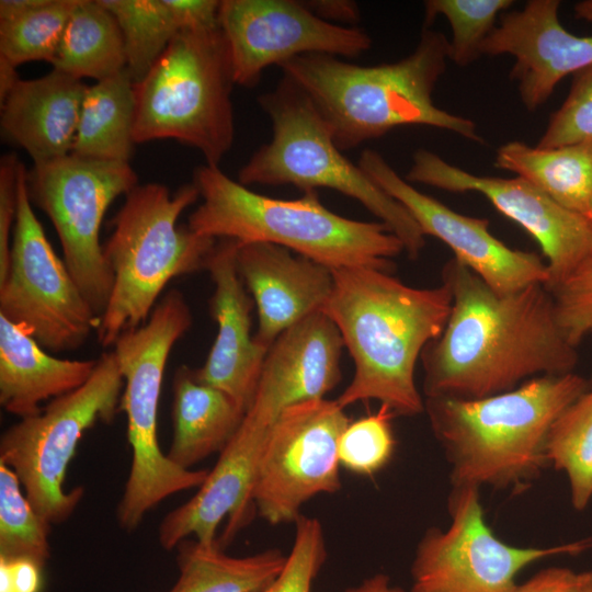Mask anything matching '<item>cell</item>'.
I'll use <instances>...</instances> for the list:
<instances>
[{
	"instance_id": "cell-40",
	"label": "cell",
	"mask_w": 592,
	"mask_h": 592,
	"mask_svg": "<svg viewBox=\"0 0 592 592\" xmlns=\"http://www.w3.org/2000/svg\"><path fill=\"white\" fill-rule=\"evenodd\" d=\"M578 573L569 568L549 567L517 584L513 592H570Z\"/></svg>"
},
{
	"instance_id": "cell-11",
	"label": "cell",
	"mask_w": 592,
	"mask_h": 592,
	"mask_svg": "<svg viewBox=\"0 0 592 592\" xmlns=\"http://www.w3.org/2000/svg\"><path fill=\"white\" fill-rule=\"evenodd\" d=\"M30 201L52 221L62 260L94 312L103 314L113 286L100 242L104 215L113 203L138 185L128 162L69 153L34 164L26 172Z\"/></svg>"
},
{
	"instance_id": "cell-22",
	"label": "cell",
	"mask_w": 592,
	"mask_h": 592,
	"mask_svg": "<svg viewBox=\"0 0 592 592\" xmlns=\"http://www.w3.org/2000/svg\"><path fill=\"white\" fill-rule=\"evenodd\" d=\"M87 88L82 80L55 69L37 79H20L1 101L3 135L34 164L68 156Z\"/></svg>"
},
{
	"instance_id": "cell-38",
	"label": "cell",
	"mask_w": 592,
	"mask_h": 592,
	"mask_svg": "<svg viewBox=\"0 0 592 592\" xmlns=\"http://www.w3.org/2000/svg\"><path fill=\"white\" fill-rule=\"evenodd\" d=\"M21 163L14 153L3 155L0 160V278L5 275L10 261L18 215Z\"/></svg>"
},
{
	"instance_id": "cell-23",
	"label": "cell",
	"mask_w": 592,
	"mask_h": 592,
	"mask_svg": "<svg viewBox=\"0 0 592 592\" xmlns=\"http://www.w3.org/2000/svg\"><path fill=\"white\" fill-rule=\"evenodd\" d=\"M96 360L50 355L23 328L0 315V405L20 419L37 414L41 403L67 395L91 377Z\"/></svg>"
},
{
	"instance_id": "cell-26",
	"label": "cell",
	"mask_w": 592,
	"mask_h": 592,
	"mask_svg": "<svg viewBox=\"0 0 592 592\" xmlns=\"http://www.w3.org/2000/svg\"><path fill=\"white\" fill-rule=\"evenodd\" d=\"M135 83L126 69L88 86L71 153L128 162L134 141Z\"/></svg>"
},
{
	"instance_id": "cell-44",
	"label": "cell",
	"mask_w": 592,
	"mask_h": 592,
	"mask_svg": "<svg viewBox=\"0 0 592 592\" xmlns=\"http://www.w3.org/2000/svg\"><path fill=\"white\" fill-rule=\"evenodd\" d=\"M19 80L16 67L0 57V102L8 95Z\"/></svg>"
},
{
	"instance_id": "cell-41",
	"label": "cell",
	"mask_w": 592,
	"mask_h": 592,
	"mask_svg": "<svg viewBox=\"0 0 592 592\" xmlns=\"http://www.w3.org/2000/svg\"><path fill=\"white\" fill-rule=\"evenodd\" d=\"M304 2L317 16L338 25L355 26L354 24L360 20V9L354 1L314 0Z\"/></svg>"
},
{
	"instance_id": "cell-34",
	"label": "cell",
	"mask_w": 592,
	"mask_h": 592,
	"mask_svg": "<svg viewBox=\"0 0 592 592\" xmlns=\"http://www.w3.org/2000/svg\"><path fill=\"white\" fill-rule=\"evenodd\" d=\"M394 417L387 406L380 405L377 412L351 421L339 440L340 465L362 476L382 470L395 452Z\"/></svg>"
},
{
	"instance_id": "cell-6",
	"label": "cell",
	"mask_w": 592,
	"mask_h": 592,
	"mask_svg": "<svg viewBox=\"0 0 592 592\" xmlns=\"http://www.w3.org/2000/svg\"><path fill=\"white\" fill-rule=\"evenodd\" d=\"M198 197L194 183L174 194L159 183L138 184L125 195L103 246L113 286L96 327L102 346L146 322L171 280L205 270L217 239L177 225Z\"/></svg>"
},
{
	"instance_id": "cell-3",
	"label": "cell",
	"mask_w": 592,
	"mask_h": 592,
	"mask_svg": "<svg viewBox=\"0 0 592 592\" xmlns=\"http://www.w3.org/2000/svg\"><path fill=\"white\" fill-rule=\"evenodd\" d=\"M448 41L424 29L407 57L361 66L325 54L295 57L282 66L314 103L341 151L384 136L391 129L422 125L482 141L476 124L434 104V88L446 70Z\"/></svg>"
},
{
	"instance_id": "cell-27",
	"label": "cell",
	"mask_w": 592,
	"mask_h": 592,
	"mask_svg": "<svg viewBox=\"0 0 592 592\" xmlns=\"http://www.w3.org/2000/svg\"><path fill=\"white\" fill-rule=\"evenodd\" d=\"M179 577L167 592H262L282 571L286 556L267 549L231 557L219 545L182 540L178 546Z\"/></svg>"
},
{
	"instance_id": "cell-18",
	"label": "cell",
	"mask_w": 592,
	"mask_h": 592,
	"mask_svg": "<svg viewBox=\"0 0 592 592\" xmlns=\"http://www.w3.org/2000/svg\"><path fill=\"white\" fill-rule=\"evenodd\" d=\"M273 423L249 409L196 493L161 521L158 539L173 549L190 535L224 548L255 511L252 492L264 443Z\"/></svg>"
},
{
	"instance_id": "cell-33",
	"label": "cell",
	"mask_w": 592,
	"mask_h": 592,
	"mask_svg": "<svg viewBox=\"0 0 592 592\" xmlns=\"http://www.w3.org/2000/svg\"><path fill=\"white\" fill-rule=\"evenodd\" d=\"M512 3V0H428L424 22L429 26L437 15L446 18L452 29L449 60L464 67L482 55L481 46L496 27L498 14Z\"/></svg>"
},
{
	"instance_id": "cell-43",
	"label": "cell",
	"mask_w": 592,
	"mask_h": 592,
	"mask_svg": "<svg viewBox=\"0 0 592 592\" xmlns=\"http://www.w3.org/2000/svg\"><path fill=\"white\" fill-rule=\"evenodd\" d=\"M48 0H1L0 20H8L27 13L46 4Z\"/></svg>"
},
{
	"instance_id": "cell-14",
	"label": "cell",
	"mask_w": 592,
	"mask_h": 592,
	"mask_svg": "<svg viewBox=\"0 0 592 592\" xmlns=\"http://www.w3.org/2000/svg\"><path fill=\"white\" fill-rule=\"evenodd\" d=\"M350 422L344 408L326 398L283 410L264 443L252 492L262 519L295 523L310 499L341 489L339 440Z\"/></svg>"
},
{
	"instance_id": "cell-29",
	"label": "cell",
	"mask_w": 592,
	"mask_h": 592,
	"mask_svg": "<svg viewBox=\"0 0 592 592\" xmlns=\"http://www.w3.org/2000/svg\"><path fill=\"white\" fill-rule=\"evenodd\" d=\"M115 18L124 39L126 70L141 81L174 36L181 23L169 0H100Z\"/></svg>"
},
{
	"instance_id": "cell-17",
	"label": "cell",
	"mask_w": 592,
	"mask_h": 592,
	"mask_svg": "<svg viewBox=\"0 0 592 592\" xmlns=\"http://www.w3.org/2000/svg\"><path fill=\"white\" fill-rule=\"evenodd\" d=\"M357 164L413 217L424 236L444 242L454 258L498 293L549 282L547 263L533 252L512 249L489 230V220L459 214L402 179L376 150L362 151Z\"/></svg>"
},
{
	"instance_id": "cell-46",
	"label": "cell",
	"mask_w": 592,
	"mask_h": 592,
	"mask_svg": "<svg viewBox=\"0 0 592 592\" xmlns=\"http://www.w3.org/2000/svg\"><path fill=\"white\" fill-rule=\"evenodd\" d=\"M574 15L578 19L592 22V0H583L576 3Z\"/></svg>"
},
{
	"instance_id": "cell-5",
	"label": "cell",
	"mask_w": 592,
	"mask_h": 592,
	"mask_svg": "<svg viewBox=\"0 0 592 592\" xmlns=\"http://www.w3.org/2000/svg\"><path fill=\"white\" fill-rule=\"evenodd\" d=\"M193 183L202 203L187 227L197 235L277 244L332 270L363 266L391 273L392 258L405 251L387 225L333 213L317 191L293 200L271 197L206 163L195 169Z\"/></svg>"
},
{
	"instance_id": "cell-36",
	"label": "cell",
	"mask_w": 592,
	"mask_h": 592,
	"mask_svg": "<svg viewBox=\"0 0 592 592\" xmlns=\"http://www.w3.org/2000/svg\"><path fill=\"white\" fill-rule=\"evenodd\" d=\"M592 141V65L573 73L569 93L553 114L537 147Z\"/></svg>"
},
{
	"instance_id": "cell-8",
	"label": "cell",
	"mask_w": 592,
	"mask_h": 592,
	"mask_svg": "<svg viewBox=\"0 0 592 592\" xmlns=\"http://www.w3.org/2000/svg\"><path fill=\"white\" fill-rule=\"evenodd\" d=\"M219 25L180 31L135 84V144L174 139L217 166L235 138V86Z\"/></svg>"
},
{
	"instance_id": "cell-13",
	"label": "cell",
	"mask_w": 592,
	"mask_h": 592,
	"mask_svg": "<svg viewBox=\"0 0 592 592\" xmlns=\"http://www.w3.org/2000/svg\"><path fill=\"white\" fill-rule=\"evenodd\" d=\"M446 530L430 527L411 565L410 592H513L516 576L530 565L558 555L585 550L583 539L548 547L510 545L486 522L479 488L454 486Z\"/></svg>"
},
{
	"instance_id": "cell-4",
	"label": "cell",
	"mask_w": 592,
	"mask_h": 592,
	"mask_svg": "<svg viewBox=\"0 0 592 592\" xmlns=\"http://www.w3.org/2000/svg\"><path fill=\"white\" fill-rule=\"evenodd\" d=\"M590 389L572 373L544 375L479 399L428 397L431 430L452 486L525 489L548 465L546 440L562 411Z\"/></svg>"
},
{
	"instance_id": "cell-31",
	"label": "cell",
	"mask_w": 592,
	"mask_h": 592,
	"mask_svg": "<svg viewBox=\"0 0 592 592\" xmlns=\"http://www.w3.org/2000/svg\"><path fill=\"white\" fill-rule=\"evenodd\" d=\"M78 1L48 0L33 11L0 20V57L14 67L36 60L52 64Z\"/></svg>"
},
{
	"instance_id": "cell-45",
	"label": "cell",
	"mask_w": 592,
	"mask_h": 592,
	"mask_svg": "<svg viewBox=\"0 0 592 592\" xmlns=\"http://www.w3.org/2000/svg\"><path fill=\"white\" fill-rule=\"evenodd\" d=\"M570 592H592V571L579 572Z\"/></svg>"
},
{
	"instance_id": "cell-9",
	"label": "cell",
	"mask_w": 592,
	"mask_h": 592,
	"mask_svg": "<svg viewBox=\"0 0 592 592\" xmlns=\"http://www.w3.org/2000/svg\"><path fill=\"white\" fill-rule=\"evenodd\" d=\"M259 104L272 122V138L239 170L238 182L340 192L387 225L411 260L420 255L425 236L417 221L342 153L314 103L293 81L283 77L275 89L259 98Z\"/></svg>"
},
{
	"instance_id": "cell-28",
	"label": "cell",
	"mask_w": 592,
	"mask_h": 592,
	"mask_svg": "<svg viewBox=\"0 0 592 592\" xmlns=\"http://www.w3.org/2000/svg\"><path fill=\"white\" fill-rule=\"evenodd\" d=\"M52 65L53 69L77 79L95 81L126 69L121 29L100 0L78 1Z\"/></svg>"
},
{
	"instance_id": "cell-20",
	"label": "cell",
	"mask_w": 592,
	"mask_h": 592,
	"mask_svg": "<svg viewBox=\"0 0 592 592\" xmlns=\"http://www.w3.org/2000/svg\"><path fill=\"white\" fill-rule=\"evenodd\" d=\"M238 240L220 239L205 270L214 284L209 311L217 323V335L195 378L215 387L247 412L255 396L269 349L251 334L253 300L248 294L236 263Z\"/></svg>"
},
{
	"instance_id": "cell-19",
	"label": "cell",
	"mask_w": 592,
	"mask_h": 592,
	"mask_svg": "<svg viewBox=\"0 0 592 592\" xmlns=\"http://www.w3.org/2000/svg\"><path fill=\"white\" fill-rule=\"evenodd\" d=\"M558 0H530L506 12L481 46L482 55L514 58L511 78L522 103L535 111L568 75L592 65V36H577L563 27Z\"/></svg>"
},
{
	"instance_id": "cell-12",
	"label": "cell",
	"mask_w": 592,
	"mask_h": 592,
	"mask_svg": "<svg viewBox=\"0 0 592 592\" xmlns=\"http://www.w3.org/2000/svg\"><path fill=\"white\" fill-rule=\"evenodd\" d=\"M26 172L21 163L10 261L0 278V315L48 352L75 351L96 330L99 316L46 238L29 197Z\"/></svg>"
},
{
	"instance_id": "cell-16",
	"label": "cell",
	"mask_w": 592,
	"mask_h": 592,
	"mask_svg": "<svg viewBox=\"0 0 592 592\" xmlns=\"http://www.w3.org/2000/svg\"><path fill=\"white\" fill-rule=\"evenodd\" d=\"M417 182L449 192H477L504 216L524 228L539 244L549 272L551 288L592 259V228L589 220L566 209L527 180L473 174L419 149L406 175Z\"/></svg>"
},
{
	"instance_id": "cell-32",
	"label": "cell",
	"mask_w": 592,
	"mask_h": 592,
	"mask_svg": "<svg viewBox=\"0 0 592 592\" xmlns=\"http://www.w3.org/2000/svg\"><path fill=\"white\" fill-rule=\"evenodd\" d=\"M50 524L32 506L15 473L0 463V558H27L44 567Z\"/></svg>"
},
{
	"instance_id": "cell-10",
	"label": "cell",
	"mask_w": 592,
	"mask_h": 592,
	"mask_svg": "<svg viewBox=\"0 0 592 592\" xmlns=\"http://www.w3.org/2000/svg\"><path fill=\"white\" fill-rule=\"evenodd\" d=\"M124 385L114 352H105L83 386L2 433L0 463L15 473L27 500L48 524L65 522L83 498V487L64 488L68 465L83 433L98 421L110 423L121 410Z\"/></svg>"
},
{
	"instance_id": "cell-25",
	"label": "cell",
	"mask_w": 592,
	"mask_h": 592,
	"mask_svg": "<svg viewBox=\"0 0 592 592\" xmlns=\"http://www.w3.org/2000/svg\"><path fill=\"white\" fill-rule=\"evenodd\" d=\"M497 168L515 172L556 203L587 219L592 214V141L553 148L502 145Z\"/></svg>"
},
{
	"instance_id": "cell-37",
	"label": "cell",
	"mask_w": 592,
	"mask_h": 592,
	"mask_svg": "<svg viewBox=\"0 0 592 592\" xmlns=\"http://www.w3.org/2000/svg\"><path fill=\"white\" fill-rule=\"evenodd\" d=\"M548 289L565 338L578 348L585 337L592 334V259Z\"/></svg>"
},
{
	"instance_id": "cell-15",
	"label": "cell",
	"mask_w": 592,
	"mask_h": 592,
	"mask_svg": "<svg viewBox=\"0 0 592 592\" xmlns=\"http://www.w3.org/2000/svg\"><path fill=\"white\" fill-rule=\"evenodd\" d=\"M219 26L236 84L253 87L264 69L307 54L356 57L372 37L361 27L317 16L304 1L221 0Z\"/></svg>"
},
{
	"instance_id": "cell-35",
	"label": "cell",
	"mask_w": 592,
	"mask_h": 592,
	"mask_svg": "<svg viewBox=\"0 0 592 592\" xmlns=\"http://www.w3.org/2000/svg\"><path fill=\"white\" fill-rule=\"evenodd\" d=\"M327 559L323 527L318 519L300 515L295 537L277 578L262 592H311Z\"/></svg>"
},
{
	"instance_id": "cell-42",
	"label": "cell",
	"mask_w": 592,
	"mask_h": 592,
	"mask_svg": "<svg viewBox=\"0 0 592 592\" xmlns=\"http://www.w3.org/2000/svg\"><path fill=\"white\" fill-rule=\"evenodd\" d=\"M344 592H405L394 585L390 578L384 573H377L363 580L360 584L346 589Z\"/></svg>"
},
{
	"instance_id": "cell-7",
	"label": "cell",
	"mask_w": 592,
	"mask_h": 592,
	"mask_svg": "<svg viewBox=\"0 0 592 592\" xmlns=\"http://www.w3.org/2000/svg\"><path fill=\"white\" fill-rule=\"evenodd\" d=\"M192 312L183 294L169 291L146 322L123 332L114 354L124 377L121 410L127 417L132 465L118 502V525L135 530L144 516L168 497L198 488L206 469L175 465L159 447L158 406L166 364L173 345L192 326Z\"/></svg>"
},
{
	"instance_id": "cell-47",
	"label": "cell",
	"mask_w": 592,
	"mask_h": 592,
	"mask_svg": "<svg viewBox=\"0 0 592 592\" xmlns=\"http://www.w3.org/2000/svg\"><path fill=\"white\" fill-rule=\"evenodd\" d=\"M590 225H591V228H592V214L590 215V217L588 218Z\"/></svg>"
},
{
	"instance_id": "cell-21",
	"label": "cell",
	"mask_w": 592,
	"mask_h": 592,
	"mask_svg": "<svg viewBox=\"0 0 592 592\" xmlns=\"http://www.w3.org/2000/svg\"><path fill=\"white\" fill-rule=\"evenodd\" d=\"M236 263L257 306L254 340L266 349L287 329L322 311L333 289L332 269L277 244L238 241Z\"/></svg>"
},
{
	"instance_id": "cell-30",
	"label": "cell",
	"mask_w": 592,
	"mask_h": 592,
	"mask_svg": "<svg viewBox=\"0 0 592 592\" xmlns=\"http://www.w3.org/2000/svg\"><path fill=\"white\" fill-rule=\"evenodd\" d=\"M545 451L548 464L566 474L573 508L585 509L592 499V389L556 419Z\"/></svg>"
},
{
	"instance_id": "cell-1",
	"label": "cell",
	"mask_w": 592,
	"mask_h": 592,
	"mask_svg": "<svg viewBox=\"0 0 592 592\" xmlns=\"http://www.w3.org/2000/svg\"><path fill=\"white\" fill-rule=\"evenodd\" d=\"M442 283L452 308L420 356L425 398L479 399L572 373L577 348L565 338L545 284L498 293L455 258L443 265Z\"/></svg>"
},
{
	"instance_id": "cell-24",
	"label": "cell",
	"mask_w": 592,
	"mask_h": 592,
	"mask_svg": "<svg viewBox=\"0 0 592 592\" xmlns=\"http://www.w3.org/2000/svg\"><path fill=\"white\" fill-rule=\"evenodd\" d=\"M244 414L226 392L198 382L192 368L178 367L173 378V435L167 456L191 469L225 448Z\"/></svg>"
},
{
	"instance_id": "cell-39",
	"label": "cell",
	"mask_w": 592,
	"mask_h": 592,
	"mask_svg": "<svg viewBox=\"0 0 592 592\" xmlns=\"http://www.w3.org/2000/svg\"><path fill=\"white\" fill-rule=\"evenodd\" d=\"M43 566L27 558H0V592H39Z\"/></svg>"
},
{
	"instance_id": "cell-2",
	"label": "cell",
	"mask_w": 592,
	"mask_h": 592,
	"mask_svg": "<svg viewBox=\"0 0 592 592\" xmlns=\"http://www.w3.org/2000/svg\"><path fill=\"white\" fill-rule=\"evenodd\" d=\"M333 289L322 309L338 328L354 374L337 401L342 408L377 400L395 415L424 412L414 369L424 348L443 331L452 293L409 286L372 267L334 269Z\"/></svg>"
}]
</instances>
